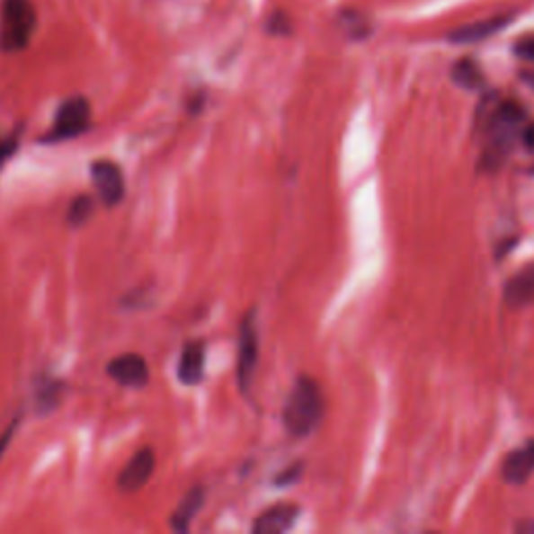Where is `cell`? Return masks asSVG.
Masks as SVG:
<instances>
[{
  "label": "cell",
  "mask_w": 534,
  "mask_h": 534,
  "mask_svg": "<svg viewBox=\"0 0 534 534\" xmlns=\"http://www.w3.org/2000/svg\"><path fill=\"white\" fill-rule=\"evenodd\" d=\"M526 109L518 101L485 102L478 111V123L485 132V163L497 167L522 136Z\"/></svg>",
  "instance_id": "6da1fadb"
},
{
  "label": "cell",
  "mask_w": 534,
  "mask_h": 534,
  "mask_svg": "<svg viewBox=\"0 0 534 534\" xmlns=\"http://www.w3.org/2000/svg\"><path fill=\"white\" fill-rule=\"evenodd\" d=\"M324 393L314 378L301 376L292 387L289 399L284 403L282 424L290 436H307L320 426L324 418Z\"/></svg>",
  "instance_id": "7a4b0ae2"
},
{
  "label": "cell",
  "mask_w": 534,
  "mask_h": 534,
  "mask_svg": "<svg viewBox=\"0 0 534 534\" xmlns=\"http://www.w3.org/2000/svg\"><path fill=\"white\" fill-rule=\"evenodd\" d=\"M36 9L31 0H3L0 4V49L15 53L28 47L36 30Z\"/></svg>",
  "instance_id": "3957f363"
},
{
  "label": "cell",
  "mask_w": 534,
  "mask_h": 534,
  "mask_svg": "<svg viewBox=\"0 0 534 534\" xmlns=\"http://www.w3.org/2000/svg\"><path fill=\"white\" fill-rule=\"evenodd\" d=\"M90 126V102L84 96H74V99L65 101L57 111L55 126L50 132L44 136L42 142H63L77 138L84 134Z\"/></svg>",
  "instance_id": "277c9868"
},
{
  "label": "cell",
  "mask_w": 534,
  "mask_h": 534,
  "mask_svg": "<svg viewBox=\"0 0 534 534\" xmlns=\"http://www.w3.org/2000/svg\"><path fill=\"white\" fill-rule=\"evenodd\" d=\"M259 361V330H257V320L255 311H249L245 316L243 324H240V336H238V384L240 390H249L253 384V378H255Z\"/></svg>",
  "instance_id": "5b68a950"
},
{
  "label": "cell",
  "mask_w": 534,
  "mask_h": 534,
  "mask_svg": "<svg viewBox=\"0 0 534 534\" xmlns=\"http://www.w3.org/2000/svg\"><path fill=\"white\" fill-rule=\"evenodd\" d=\"M90 174H93V182L102 203L107 207L120 203L126 192V182H123L120 165H115L113 161H94Z\"/></svg>",
  "instance_id": "8992f818"
},
{
  "label": "cell",
  "mask_w": 534,
  "mask_h": 534,
  "mask_svg": "<svg viewBox=\"0 0 534 534\" xmlns=\"http://www.w3.org/2000/svg\"><path fill=\"white\" fill-rule=\"evenodd\" d=\"M107 372L115 382L132 388H142L148 382V378H151L145 357L136 353H126V355L115 357V360H111L107 366Z\"/></svg>",
  "instance_id": "52a82bcc"
},
{
  "label": "cell",
  "mask_w": 534,
  "mask_h": 534,
  "mask_svg": "<svg viewBox=\"0 0 534 534\" xmlns=\"http://www.w3.org/2000/svg\"><path fill=\"white\" fill-rule=\"evenodd\" d=\"M153 472H155L153 449H142V451L136 453L134 458L128 461L120 476H117V486H120L123 493L140 491V488L148 482V478L153 476Z\"/></svg>",
  "instance_id": "ba28073f"
},
{
  "label": "cell",
  "mask_w": 534,
  "mask_h": 534,
  "mask_svg": "<svg viewBox=\"0 0 534 534\" xmlns=\"http://www.w3.org/2000/svg\"><path fill=\"white\" fill-rule=\"evenodd\" d=\"M534 474V439L524 442L522 447L513 449V451L503 459L501 466V476L507 485H524Z\"/></svg>",
  "instance_id": "9c48e42d"
},
{
  "label": "cell",
  "mask_w": 534,
  "mask_h": 534,
  "mask_svg": "<svg viewBox=\"0 0 534 534\" xmlns=\"http://www.w3.org/2000/svg\"><path fill=\"white\" fill-rule=\"evenodd\" d=\"M298 513H301V507L295 503L273 505V507H270V510H265L262 516H257L255 524H253V532L255 534H282L295 526Z\"/></svg>",
  "instance_id": "30bf717a"
},
{
  "label": "cell",
  "mask_w": 534,
  "mask_h": 534,
  "mask_svg": "<svg viewBox=\"0 0 534 534\" xmlns=\"http://www.w3.org/2000/svg\"><path fill=\"white\" fill-rule=\"evenodd\" d=\"M503 301L512 309H524L534 305V263L524 265L522 270L507 280Z\"/></svg>",
  "instance_id": "8fae6325"
},
{
  "label": "cell",
  "mask_w": 534,
  "mask_h": 534,
  "mask_svg": "<svg viewBox=\"0 0 534 534\" xmlns=\"http://www.w3.org/2000/svg\"><path fill=\"white\" fill-rule=\"evenodd\" d=\"M512 15H494L488 17L485 22H476L470 25H464V28L455 30L449 40L453 44H474V42H482L486 38H491L494 34H499L501 30H505V25H510Z\"/></svg>",
  "instance_id": "7c38bea8"
},
{
  "label": "cell",
  "mask_w": 534,
  "mask_h": 534,
  "mask_svg": "<svg viewBox=\"0 0 534 534\" xmlns=\"http://www.w3.org/2000/svg\"><path fill=\"white\" fill-rule=\"evenodd\" d=\"M205 376V344L200 341L188 343L178 361V378L186 387H194Z\"/></svg>",
  "instance_id": "4fadbf2b"
},
{
  "label": "cell",
  "mask_w": 534,
  "mask_h": 534,
  "mask_svg": "<svg viewBox=\"0 0 534 534\" xmlns=\"http://www.w3.org/2000/svg\"><path fill=\"white\" fill-rule=\"evenodd\" d=\"M205 503V491L200 486L192 488L191 493L186 494L184 499H182V503L178 510L174 512L172 516V529L175 532H188V529H191V522L194 520V516H197L200 507H203Z\"/></svg>",
  "instance_id": "5bb4252c"
},
{
  "label": "cell",
  "mask_w": 534,
  "mask_h": 534,
  "mask_svg": "<svg viewBox=\"0 0 534 534\" xmlns=\"http://www.w3.org/2000/svg\"><path fill=\"white\" fill-rule=\"evenodd\" d=\"M451 77L458 86L466 90H480L485 86V74L478 67V63H474L472 58H461L453 65Z\"/></svg>",
  "instance_id": "9a60e30c"
},
{
  "label": "cell",
  "mask_w": 534,
  "mask_h": 534,
  "mask_svg": "<svg viewBox=\"0 0 534 534\" xmlns=\"http://www.w3.org/2000/svg\"><path fill=\"white\" fill-rule=\"evenodd\" d=\"M63 396V382L57 380H44L38 384V393H36V403H38V412L40 414H49L61 403Z\"/></svg>",
  "instance_id": "2e32d148"
},
{
  "label": "cell",
  "mask_w": 534,
  "mask_h": 534,
  "mask_svg": "<svg viewBox=\"0 0 534 534\" xmlns=\"http://www.w3.org/2000/svg\"><path fill=\"white\" fill-rule=\"evenodd\" d=\"M93 213H94L93 197H86V194H84V197H77L74 203L69 205V211H67L69 226L74 227L84 226L90 218H93Z\"/></svg>",
  "instance_id": "e0dca14e"
},
{
  "label": "cell",
  "mask_w": 534,
  "mask_h": 534,
  "mask_svg": "<svg viewBox=\"0 0 534 534\" xmlns=\"http://www.w3.org/2000/svg\"><path fill=\"white\" fill-rule=\"evenodd\" d=\"M343 25L347 30H353L355 38H361L369 30V23L366 22V17L360 15V13H344Z\"/></svg>",
  "instance_id": "ac0fdd59"
},
{
  "label": "cell",
  "mask_w": 534,
  "mask_h": 534,
  "mask_svg": "<svg viewBox=\"0 0 534 534\" xmlns=\"http://www.w3.org/2000/svg\"><path fill=\"white\" fill-rule=\"evenodd\" d=\"M17 147H19V132H13L11 136L0 138V169H3L4 163L15 155Z\"/></svg>",
  "instance_id": "d6986e66"
},
{
  "label": "cell",
  "mask_w": 534,
  "mask_h": 534,
  "mask_svg": "<svg viewBox=\"0 0 534 534\" xmlns=\"http://www.w3.org/2000/svg\"><path fill=\"white\" fill-rule=\"evenodd\" d=\"M513 53H516V57L522 58V61L534 63V36L520 38L516 47H513Z\"/></svg>",
  "instance_id": "ffe728a7"
},
{
  "label": "cell",
  "mask_w": 534,
  "mask_h": 534,
  "mask_svg": "<svg viewBox=\"0 0 534 534\" xmlns=\"http://www.w3.org/2000/svg\"><path fill=\"white\" fill-rule=\"evenodd\" d=\"M301 472H303V464L289 466L282 474H278V476H276V485L278 486H289L295 480H298V476H301Z\"/></svg>",
  "instance_id": "44dd1931"
},
{
  "label": "cell",
  "mask_w": 534,
  "mask_h": 534,
  "mask_svg": "<svg viewBox=\"0 0 534 534\" xmlns=\"http://www.w3.org/2000/svg\"><path fill=\"white\" fill-rule=\"evenodd\" d=\"M267 30H270L271 34H289L290 31L289 17H286L284 13H276V15L270 19V23H267Z\"/></svg>",
  "instance_id": "7402d4cb"
},
{
  "label": "cell",
  "mask_w": 534,
  "mask_h": 534,
  "mask_svg": "<svg viewBox=\"0 0 534 534\" xmlns=\"http://www.w3.org/2000/svg\"><path fill=\"white\" fill-rule=\"evenodd\" d=\"M520 140H522V145L526 148H530V151H534V121H526V126L522 128V136H520Z\"/></svg>",
  "instance_id": "603a6c76"
},
{
  "label": "cell",
  "mask_w": 534,
  "mask_h": 534,
  "mask_svg": "<svg viewBox=\"0 0 534 534\" xmlns=\"http://www.w3.org/2000/svg\"><path fill=\"white\" fill-rule=\"evenodd\" d=\"M17 424H19V420H17V422H13V424L4 430L3 436H0V458H3L4 449L9 447V442H11V439H13V430L17 428Z\"/></svg>",
  "instance_id": "cb8c5ba5"
},
{
  "label": "cell",
  "mask_w": 534,
  "mask_h": 534,
  "mask_svg": "<svg viewBox=\"0 0 534 534\" xmlns=\"http://www.w3.org/2000/svg\"><path fill=\"white\" fill-rule=\"evenodd\" d=\"M518 534H534V520H524L516 526Z\"/></svg>",
  "instance_id": "d4e9b609"
},
{
  "label": "cell",
  "mask_w": 534,
  "mask_h": 534,
  "mask_svg": "<svg viewBox=\"0 0 534 534\" xmlns=\"http://www.w3.org/2000/svg\"><path fill=\"white\" fill-rule=\"evenodd\" d=\"M522 80H524L526 84H529L530 88H534V71H524V74H522Z\"/></svg>",
  "instance_id": "484cf974"
}]
</instances>
